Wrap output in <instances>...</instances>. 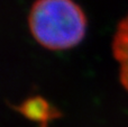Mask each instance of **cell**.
Segmentation results:
<instances>
[{"mask_svg": "<svg viewBox=\"0 0 128 127\" xmlns=\"http://www.w3.org/2000/svg\"><path fill=\"white\" fill-rule=\"evenodd\" d=\"M27 20L34 40L51 51L76 46L86 35V15L73 0H35Z\"/></svg>", "mask_w": 128, "mask_h": 127, "instance_id": "6da1fadb", "label": "cell"}, {"mask_svg": "<svg viewBox=\"0 0 128 127\" xmlns=\"http://www.w3.org/2000/svg\"><path fill=\"white\" fill-rule=\"evenodd\" d=\"M112 55L119 64V80L128 91V14L118 22L112 38Z\"/></svg>", "mask_w": 128, "mask_h": 127, "instance_id": "7a4b0ae2", "label": "cell"}, {"mask_svg": "<svg viewBox=\"0 0 128 127\" xmlns=\"http://www.w3.org/2000/svg\"><path fill=\"white\" fill-rule=\"evenodd\" d=\"M17 110L26 118L42 125V127H46L51 120L61 116V112L54 106L40 96L26 99L18 106Z\"/></svg>", "mask_w": 128, "mask_h": 127, "instance_id": "3957f363", "label": "cell"}]
</instances>
